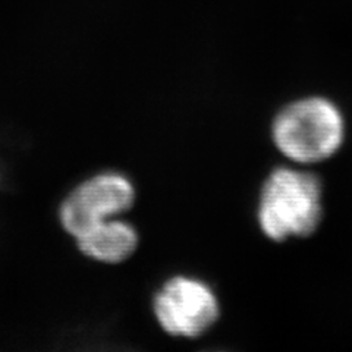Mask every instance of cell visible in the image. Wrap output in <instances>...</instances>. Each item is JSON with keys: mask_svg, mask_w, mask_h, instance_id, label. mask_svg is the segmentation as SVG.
Here are the masks:
<instances>
[{"mask_svg": "<svg viewBox=\"0 0 352 352\" xmlns=\"http://www.w3.org/2000/svg\"><path fill=\"white\" fill-rule=\"evenodd\" d=\"M256 223L273 244L311 236L323 217V185L314 172L286 163L264 176L256 200Z\"/></svg>", "mask_w": 352, "mask_h": 352, "instance_id": "obj_1", "label": "cell"}, {"mask_svg": "<svg viewBox=\"0 0 352 352\" xmlns=\"http://www.w3.org/2000/svg\"><path fill=\"white\" fill-rule=\"evenodd\" d=\"M345 120L339 107L326 97L310 96L282 107L270 125L272 144L295 166L329 160L342 147Z\"/></svg>", "mask_w": 352, "mask_h": 352, "instance_id": "obj_2", "label": "cell"}, {"mask_svg": "<svg viewBox=\"0 0 352 352\" xmlns=\"http://www.w3.org/2000/svg\"><path fill=\"white\" fill-rule=\"evenodd\" d=\"M154 322L173 339L195 340L222 318V300L213 285L192 273H173L151 296Z\"/></svg>", "mask_w": 352, "mask_h": 352, "instance_id": "obj_3", "label": "cell"}, {"mask_svg": "<svg viewBox=\"0 0 352 352\" xmlns=\"http://www.w3.org/2000/svg\"><path fill=\"white\" fill-rule=\"evenodd\" d=\"M137 201V185L128 173L102 169L84 176L60 198L58 222L74 239L110 219L126 216Z\"/></svg>", "mask_w": 352, "mask_h": 352, "instance_id": "obj_4", "label": "cell"}, {"mask_svg": "<svg viewBox=\"0 0 352 352\" xmlns=\"http://www.w3.org/2000/svg\"><path fill=\"white\" fill-rule=\"evenodd\" d=\"M72 242L84 258L103 266H119L135 256L141 235L138 228L122 216L85 230Z\"/></svg>", "mask_w": 352, "mask_h": 352, "instance_id": "obj_5", "label": "cell"}, {"mask_svg": "<svg viewBox=\"0 0 352 352\" xmlns=\"http://www.w3.org/2000/svg\"><path fill=\"white\" fill-rule=\"evenodd\" d=\"M206 352H229V351H223V349H213V351H206Z\"/></svg>", "mask_w": 352, "mask_h": 352, "instance_id": "obj_6", "label": "cell"}]
</instances>
